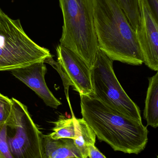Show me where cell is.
Wrapping results in <instances>:
<instances>
[{
  "label": "cell",
  "mask_w": 158,
  "mask_h": 158,
  "mask_svg": "<svg viewBox=\"0 0 158 158\" xmlns=\"http://www.w3.org/2000/svg\"><path fill=\"white\" fill-rule=\"evenodd\" d=\"M63 18L60 44L92 68L99 51L92 0H58Z\"/></svg>",
  "instance_id": "3"
},
{
  "label": "cell",
  "mask_w": 158,
  "mask_h": 158,
  "mask_svg": "<svg viewBox=\"0 0 158 158\" xmlns=\"http://www.w3.org/2000/svg\"><path fill=\"white\" fill-rule=\"evenodd\" d=\"M124 11L134 30L139 25L140 15L138 0H117Z\"/></svg>",
  "instance_id": "14"
},
{
  "label": "cell",
  "mask_w": 158,
  "mask_h": 158,
  "mask_svg": "<svg viewBox=\"0 0 158 158\" xmlns=\"http://www.w3.org/2000/svg\"><path fill=\"white\" fill-rule=\"evenodd\" d=\"M10 71L14 77L34 91L46 106L57 109L62 104L54 96L46 85L45 77L47 69L43 61L12 69Z\"/></svg>",
  "instance_id": "9"
},
{
  "label": "cell",
  "mask_w": 158,
  "mask_h": 158,
  "mask_svg": "<svg viewBox=\"0 0 158 158\" xmlns=\"http://www.w3.org/2000/svg\"><path fill=\"white\" fill-rule=\"evenodd\" d=\"M139 25L134 31L144 63L154 71L158 70V19L148 0H138Z\"/></svg>",
  "instance_id": "7"
},
{
  "label": "cell",
  "mask_w": 158,
  "mask_h": 158,
  "mask_svg": "<svg viewBox=\"0 0 158 158\" xmlns=\"http://www.w3.org/2000/svg\"><path fill=\"white\" fill-rule=\"evenodd\" d=\"M44 62L45 63H47L52 66L58 72L60 77L62 79V81H63L66 97L67 100L70 105V102L69 96V88L70 86H72V87L73 86V84L70 81V79L63 70L60 64L58 62H56L53 59L52 55L48 57H46L45 59Z\"/></svg>",
  "instance_id": "15"
},
{
  "label": "cell",
  "mask_w": 158,
  "mask_h": 158,
  "mask_svg": "<svg viewBox=\"0 0 158 158\" xmlns=\"http://www.w3.org/2000/svg\"><path fill=\"white\" fill-rule=\"evenodd\" d=\"M89 158H107L96 148L95 145H90L88 146Z\"/></svg>",
  "instance_id": "17"
},
{
  "label": "cell",
  "mask_w": 158,
  "mask_h": 158,
  "mask_svg": "<svg viewBox=\"0 0 158 158\" xmlns=\"http://www.w3.org/2000/svg\"><path fill=\"white\" fill-rule=\"evenodd\" d=\"M12 110L5 122L6 138L12 158H45L42 134L28 108L12 98Z\"/></svg>",
  "instance_id": "5"
},
{
  "label": "cell",
  "mask_w": 158,
  "mask_h": 158,
  "mask_svg": "<svg viewBox=\"0 0 158 158\" xmlns=\"http://www.w3.org/2000/svg\"><path fill=\"white\" fill-rule=\"evenodd\" d=\"M113 62L99 50L91 69L93 94L109 107L142 121L140 108L128 95L115 75Z\"/></svg>",
  "instance_id": "6"
},
{
  "label": "cell",
  "mask_w": 158,
  "mask_h": 158,
  "mask_svg": "<svg viewBox=\"0 0 158 158\" xmlns=\"http://www.w3.org/2000/svg\"><path fill=\"white\" fill-rule=\"evenodd\" d=\"M92 1L99 50L113 61L132 65L143 64L135 32L117 1Z\"/></svg>",
  "instance_id": "2"
},
{
  "label": "cell",
  "mask_w": 158,
  "mask_h": 158,
  "mask_svg": "<svg viewBox=\"0 0 158 158\" xmlns=\"http://www.w3.org/2000/svg\"><path fill=\"white\" fill-rule=\"evenodd\" d=\"M58 62L73 84L75 91L80 95L93 93L91 69L84 61L72 51L59 44L56 48Z\"/></svg>",
  "instance_id": "8"
},
{
  "label": "cell",
  "mask_w": 158,
  "mask_h": 158,
  "mask_svg": "<svg viewBox=\"0 0 158 158\" xmlns=\"http://www.w3.org/2000/svg\"><path fill=\"white\" fill-rule=\"evenodd\" d=\"M70 158H79L77 157H74Z\"/></svg>",
  "instance_id": "19"
},
{
  "label": "cell",
  "mask_w": 158,
  "mask_h": 158,
  "mask_svg": "<svg viewBox=\"0 0 158 158\" xmlns=\"http://www.w3.org/2000/svg\"><path fill=\"white\" fill-rule=\"evenodd\" d=\"M51 55L48 49L27 35L19 19H14L0 8V71L28 66Z\"/></svg>",
  "instance_id": "4"
},
{
  "label": "cell",
  "mask_w": 158,
  "mask_h": 158,
  "mask_svg": "<svg viewBox=\"0 0 158 158\" xmlns=\"http://www.w3.org/2000/svg\"><path fill=\"white\" fill-rule=\"evenodd\" d=\"M157 158H158V157H157Z\"/></svg>",
  "instance_id": "20"
},
{
  "label": "cell",
  "mask_w": 158,
  "mask_h": 158,
  "mask_svg": "<svg viewBox=\"0 0 158 158\" xmlns=\"http://www.w3.org/2000/svg\"><path fill=\"white\" fill-rule=\"evenodd\" d=\"M80 96L83 118L97 138L116 151L137 154L148 142L147 127L139 121L109 107L93 93Z\"/></svg>",
  "instance_id": "1"
},
{
  "label": "cell",
  "mask_w": 158,
  "mask_h": 158,
  "mask_svg": "<svg viewBox=\"0 0 158 158\" xmlns=\"http://www.w3.org/2000/svg\"><path fill=\"white\" fill-rule=\"evenodd\" d=\"M144 117L147 122V126L154 128L158 126V72L148 78Z\"/></svg>",
  "instance_id": "11"
},
{
  "label": "cell",
  "mask_w": 158,
  "mask_h": 158,
  "mask_svg": "<svg viewBox=\"0 0 158 158\" xmlns=\"http://www.w3.org/2000/svg\"><path fill=\"white\" fill-rule=\"evenodd\" d=\"M43 138L45 158H83L75 146L74 139L61 138L54 140L48 135H43Z\"/></svg>",
  "instance_id": "10"
},
{
  "label": "cell",
  "mask_w": 158,
  "mask_h": 158,
  "mask_svg": "<svg viewBox=\"0 0 158 158\" xmlns=\"http://www.w3.org/2000/svg\"><path fill=\"white\" fill-rule=\"evenodd\" d=\"M152 11L158 19V0H148Z\"/></svg>",
  "instance_id": "18"
},
{
  "label": "cell",
  "mask_w": 158,
  "mask_h": 158,
  "mask_svg": "<svg viewBox=\"0 0 158 158\" xmlns=\"http://www.w3.org/2000/svg\"><path fill=\"white\" fill-rule=\"evenodd\" d=\"M12 106V98L0 94V124L5 123L9 118Z\"/></svg>",
  "instance_id": "16"
},
{
  "label": "cell",
  "mask_w": 158,
  "mask_h": 158,
  "mask_svg": "<svg viewBox=\"0 0 158 158\" xmlns=\"http://www.w3.org/2000/svg\"><path fill=\"white\" fill-rule=\"evenodd\" d=\"M76 122L79 130L77 139H74L75 146L81 154L83 158L88 157V146L95 145L96 135L92 129L87 124L83 118H77Z\"/></svg>",
  "instance_id": "13"
},
{
  "label": "cell",
  "mask_w": 158,
  "mask_h": 158,
  "mask_svg": "<svg viewBox=\"0 0 158 158\" xmlns=\"http://www.w3.org/2000/svg\"><path fill=\"white\" fill-rule=\"evenodd\" d=\"M70 108L72 113V118H65L63 116H59L58 120L53 123L54 127L53 129V132L48 135L52 139L57 140L61 138L77 139L79 135V130L76 122V118Z\"/></svg>",
  "instance_id": "12"
}]
</instances>
